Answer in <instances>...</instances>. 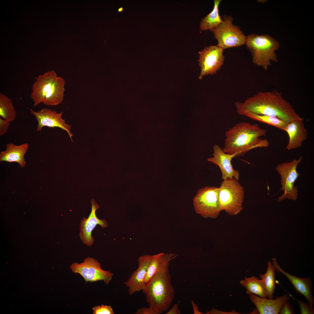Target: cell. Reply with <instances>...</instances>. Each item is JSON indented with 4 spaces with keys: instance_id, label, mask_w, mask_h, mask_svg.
I'll list each match as a JSON object with an SVG mask.
<instances>
[{
    "instance_id": "obj_23",
    "label": "cell",
    "mask_w": 314,
    "mask_h": 314,
    "mask_svg": "<svg viewBox=\"0 0 314 314\" xmlns=\"http://www.w3.org/2000/svg\"><path fill=\"white\" fill-rule=\"evenodd\" d=\"M275 270L271 261H269L266 272L264 274H260L259 276L264 283L267 297L269 299H273L276 287Z\"/></svg>"
},
{
    "instance_id": "obj_27",
    "label": "cell",
    "mask_w": 314,
    "mask_h": 314,
    "mask_svg": "<svg viewBox=\"0 0 314 314\" xmlns=\"http://www.w3.org/2000/svg\"><path fill=\"white\" fill-rule=\"evenodd\" d=\"M93 314H114V311L110 306L101 305L92 308Z\"/></svg>"
},
{
    "instance_id": "obj_3",
    "label": "cell",
    "mask_w": 314,
    "mask_h": 314,
    "mask_svg": "<svg viewBox=\"0 0 314 314\" xmlns=\"http://www.w3.org/2000/svg\"><path fill=\"white\" fill-rule=\"evenodd\" d=\"M267 133L266 129L261 128L257 124L239 123L226 132L222 150L226 153L239 157L253 149L267 147L269 144L268 140L261 138Z\"/></svg>"
},
{
    "instance_id": "obj_13",
    "label": "cell",
    "mask_w": 314,
    "mask_h": 314,
    "mask_svg": "<svg viewBox=\"0 0 314 314\" xmlns=\"http://www.w3.org/2000/svg\"><path fill=\"white\" fill-rule=\"evenodd\" d=\"M213 153L212 157L208 158V161L217 165L220 168L223 180L227 179H235L238 181L239 172L233 169L231 161L236 156L224 152L219 146L215 145L213 147Z\"/></svg>"
},
{
    "instance_id": "obj_19",
    "label": "cell",
    "mask_w": 314,
    "mask_h": 314,
    "mask_svg": "<svg viewBox=\"0 0 314 314\" xmlns=\"http://www.w3.org/2000/svg\"><path fill=\"white\" fill-rule=\"evenodd\" d=\"M29 147L27 143L19 145L10 143L6 145V149L0 154V161L8 163L15 162L22 167H24L26 164L24 156Z\"/></svg>"
},
{
    "instance_id": "obj_4",
    "label": "cell",
    "mask_w": 314,
    "mask_h": 314,
    "mask_svg": "<svg viewBox=\"0 0 314 314\" xmlns=\"http://www.w3.org/2000/svg\"><path fill=\"white\" fill-rule=\"evenodd\" d=\"M245 44L250 52L254 64L267 70L271 62H277L275 51L279 47V42L267 34L252 33L247 36Z\"/></svg>"
},
{
    "instance_id": "obj_26",
    "label": "cell",
    "mask_w": 314,
    "mask_h": 314,
    "mask_svg": "<svg viewBox=\"0 0 314 314\" xmlns=\"http://www.w3.org/2000/svg\"><path fill=\"white\" fill-rule=\"evenodd\" d=\"M165 254L164 253H161L151 255L145 279V283L149 281L158 270L164 257Z\"/></svg>"
},
{
    "instance_id": "obj_14",
    "label": "cell",
    "mask_w": 314,
    "mask_h": 314,
    "mask_svg": "<svg viewBox=\"0 0 314 314\" xmlns=\"http://www.w3.org/2000/svg\"><path fill=\"white\" fill-rule=\"evenodd\" d=\"M272 265L275 270L282 273L289 280L296 292L304 296L312 308L314 304V299L312 292V281L309 277L300 278L292 275L286 272L279 265L276 258H272Z\"/></svg>"
},
{
    "instance_id": "obj_22",
    "label": "cell",
    "mask_w": 314,
    "mask_h": 314,
    "mask_svg": "<svg viewBox=\"0 0 314 314\" xmlns=\"http://www.w3.org/2000/svg\"><path fill=\"white\" fill-rule=\"evenodd\" d=\"M246 289L248 294H253L264 298H267V293L264 283L261 279L255 276L245 277L240 282Z\"/></svg>"
},
{
    "instance_id": "obj_28",
    "label": "cell",
    "mask_w": 314,
    "mask_h": 314,
    "mask_svg": "<svg viewBox=\"0 0 314 314\" xmlns=\"http://www.w3.org/2000/svg\"><path fill=\"white\" fill-rule=\"evenodd\" d=\"M299 304L301 314H314V310L308 303L301 300L295 299Z\"/></svg>"
},
{
    "instance_id": "obj_9",
    "label": "cell",
    "mask_w": 314,
    "mask_h": 314,
    "mask_svg": "<svg viewBox=\"0 0 314 314\" xmlns=\"http://www.w3.org/2000/svg\"><path fill=\"white\" fill-rule=\"evenodd\" d=\"M70 268L73 273L80 274L86 282L102 281L108 284L113 276L110 271L102 269L97 261L89 257L81 263H73L70 265Z\"/></svg>"
},
{
    "instance_id": "obj_31",
    "label": "cell",
    "mask_w": 314,
    "mask_h": 314,
    "mask_svg": "<svg viewBox=\"0 0 314 314\" xmlns=\"http://www.w3.org/2000/svg\"><path fill=\"white\" fill-rule=\"evenodd\" d=\"M135 314H156L155 312L149 307H143L138 309Z\"/></svg>"
},
{
    "instance_id": "obj_20",
    "label": "cell",
    "mask_w": 314,
    "mask_h": 314,
    "mask_svg": "<svg viewBox=\"0 0 314 314\" xmlns=\"http://www.w3.org/2000/svg\"><path fill=\"white\" fill-rule=\"evenodd\" d=\"M65 83L63 78L57 76L47 92L42 103L50 106L60 104L64 99Z\"/></svg>"
},
{
    "instance_id": "obj_32",
    "label": "cell",
    "mask_w": 314,
    "mask_h": 314,
    "mask_svg": "<svg viewBox=\"0 0 314 314\" xmlns=\"http://www.w3.org/2000/svg\"><path fill=\"white\" fill-rule=\"evenodd\" d=\"M179 303L175 304L165 314H180L181 312L179 308Z\"/></svg>"
},
{
    "instance_id": "obj_16",
    "label": "cell",
    "mask_w": 314,
    "mask_h": 314,
    "mask_svg": "<svg viewBox=\"0 0 314 314\" xmlns=\"http://www.w3.org/2000/svg\"><path fill=\"white\" fill-rule=\"evenodd\" d=\"M57 76L54 70L47 71L38 76L32 85L31 94L34 107L42 103L47 92Z\"/></svg>"
},
{
    "instance_id": "obj_25",
    "label": "cell",
    "mask_w": 314,
    "mask_h": 314,
    "mask_svg": "<svg viewBox=\"0 0 314 314\" xmlns=\"http://www.w3.org/2000/svg\"><path fill=\"white\" fill-rule=\"evenodd\" d=\"M255 120L266 123L284 130L287 124L281 119L275 117L256 114L249 112H245L243 114Z\"/></svg>"
},
{
    "instance_id": "obj_10",
    "label": "cell",
    "mask_w": 314,
    "mask_h": 314,
    "mask_svg": "<svg viewBox=\"0 0 314 314\" xmlns=\"http://www.w3.org/2000/svg\"><path fill=\"white\" fill-rule=\"evenodd\" d=\"M224 50L217 45L205 47L199 52L197 61L200 67L199 79L201 80L204 76L216 74L223 65L224 57Z\"/></svg>"
},
{
    "instance_id": "obj_24",
    "label": "cell",
    "mask_w": 314,
    "mask_h": 314,
    "mask_svg": "<svg viewBox=\"0 0 314 314\" xmlns=\"http://www.w3.org/2000/svg\"><path fill=\"white\" fill-rule=\"evenodd\" d=\"M16 112L11 100L1 93H0V117L10 122L16 117Z\"/></svg>"
},
{
    "instance_id": "obj_6",
    "label": "cell",
    "mask_w": 314,
    "mask_h": 314,
    "mask_svg": "<svg viewBox=\"0 0 314 314\" xmlns=\"http://www.w3.org/2000/svg\"><path fill=\"white\" fill-rule=\"evenodd\" d=\"M222 19L218 26L210 30L217 41V45L224 50L245 44L247 36L239 27L232 23L233 18L224 15Z\"/></svg>"
},
{
    "instance_id": "obj_29",
    "label": "cell",
    "mask_w": 314,
    "mask_h": 314,
    "mask_svg": "<svg viewBox=\"0 0 314 314\" xmlns=\"http://www.w3.org/2000/svg\"><path fill=\"white\" fill-rule=\"evenodd\" d=\"M287 300L285 301L282 305L279 314H294V311L292 305Z\"/></svg>"
},
{
    "instance_id": "obj_21",
    "label": "cell",
    "mask_w": 314,
    "mask_h": 314,
    "mask_svg": "<svg viewBox=\"0 0 314 314\" xmlns=\"http://www.w3.org/2000/svg\"><path fill=\"white\" fill-rule=\"evenodd\" d=\"M221 0H215L213 10L208 15L202 18L200 22L199 29L203 31L210 30L218 26L222 22L220 15L219 6Z\"/></svg>"
},
{
    "instance_id": "obj_17",
    "label": "cell",
    "mask_w": 314,
    "mask_h": 314,
    "mask_svg": "<svg viewBox=\"0 0 314 314\" xmlns=\"http://www.w3.org/2000/svg\"><path fill=\"white\" fill-rule=\"evenodd\" d=\"M249 297L261 314H278L283 304L290 299L287 294L276 296L275 299H267L253 294H249Z\"/></svg>"
},
{
    "instance_id": "obj_15",
    "label": "cell",
    "mask_w": 314,
    "mask_h": 314,
    "mask_svg": "<svg viewBox=\"0 0 314 314\" xmlns=\"http://www.w3.org/2000/svg\"><path fill=\"white\" fill-rule=\"evenodd\" d=\"M151 257L150 255H144L139 257L137 260V269L132 273L128 280L124 282L128 288L129 295L142 290L145 283V279Z\"/></svg>"
},
{
    "instance_id": "obj_7",
    "label": "cell",
    "mask_w": 314,
    "mask_h": 314,
    "mask_svg": "<svg viewBox=\"0 0 314 314\" xmlns=\"http://www.w3.org/2000/svg\"><path fill=\"white\" fill-rule=\"evenodd\" d=\"M219 188L207 186L199 188L193 200L195 212L204 218L215 219L222 211L219 202Z\"/></svg>"
},
{
    "instance_id": "obj_1",
    "label": "cell",
    "mask_w": 314,
    "mask_h": 314,
    "mask_svg": "<svg viewBox=\"0 0 314 314\" xmlns=\"http://www.w3.org/2000/svg\"><path fill=\"white\" fill-rule=\"evenodd\" d=\"M238 113L243 115L245 112L277 117L286 124L296 120L303 119L291 104L276 90L260 92L243 102H236Z\"/></svg>"
},
{
    "instance_id": "obj_8",
    "label": "cell",
    "mask_w": 314,
    "mask_h": 314,
    "mask_svg": "<svg viewBox=\"0 0 314 314\" xmlns=\"http://www.w3.org/2000/svg\"><path fill=\"white\" fill-rule=\"evenodd\" d=\"M302 158L301 157L298 159L282 163L276 167V171L281 177V190L283 192V194L277 199L278 201L286 199L297 200L298 195L297 187L294 184L299 175L297 171V168Z\"/></svg>"
},
{
    "instance_id": "obj_11",
    "label": "cell",
    "mask_w": 314,
    "mask_h": 314,
    "mask_svg": "<svg viewBox=\"0 0 314 314\" xmlns=\"http://www.w3.org/2000/svg\"><path fill=\"white\" fill-rule=\"evenodd\" d=\"M30 111L37 120V131H41L42 128L45 126L50 128L58 127L66 131L72 141L73 135L70 131L71 127L62 118L63 111L58 113L55 110L45 108L37 111H34L32 109H30Z\"/></svg>"
},
{
    "instance_id": "obj_18",
    "label": "cell",
    "mask_w": 314,
    "mask_h": 314,
    "mask_svg": "<svg viewBox=\"0 0 314 314\" xmlns=\"http://www.w3.org/2000/svg\"><path fill=\"white\" fill-rule=\"evenodd\" d=\"M303 120H296L287 123L284 131L288 134L289 140L286 146L288 150L300 147L307 138V131Z\"/></svg>"
},
{
    "instance_id": "obj_33",
    "label": "cell",
    "mask_w": 314,
    "mask_h": 314,
    "mask_svg": "<svg viewBox=\"0 0 314 314\" xmlns=\"http://www.w3.org/2000/svg\"><path fill=\"white\" fill-rule=\"evenodd\" d=\"M122 10V8H120V9H119V11H121V10Z\"/></svg>"
},
{
    "instance_id": "obj_30",
    "label": "cell",
    "mask_w": 314,
    "mask_h": 314,
    "mask_svg": "<svg viewBox=\"0 0 314 314\" xmlns=\"http://www.w3.org/2000/svg\"><path fill=\"white\" fill-rule=\"evenodd\" d=\"M10 122L0 117V135H4L7 131Z\"/></svg>"
},
{
    "instance_id": "obj_2",
    "label": "cell",
    "mask_w": 314,
    "mask_h": 314,
    "mask_svg": "<svg viewBox=\"0 0 314 314\" xmlns=\"http://www.w3.org/2000/svg\"><path fill=\"white\" fill-rule=\"evenodd\" d=\"M177 256L165 253L159 269L142 289L149 307L156 314L167 311L173 301L175 291L169 267L170 262Z\"/></svg>"
},
{
    "instance_id": "obj_5",
    "label": "cell",
    "mask_w": 314,
    "mask_h": 314,
    "mask_svg": "<svg viewBox=\"0 0 314 314\" xmlns=\"http://www.w3.org/2000/svg\"><path fill=\"white\" fill-rule=\"evenodd\" d=\"M238 181L234 178L223 180L219 188L221 208L231 216L236 215L243 210L244 188Z\"/></svg>"
},
{
    "instance_id": "obj_12",
    "label": "cell",
    "mask_w": 314,
    "mask_h": 314,
    "mask_svg": "<svg viewBox=\"0 0 314 314\" xmlns=\"http://www.w3.org/2000/svg\"><path fill=\"white\" fill-rule=\"evenodd\" d=\"M92 210L88 218L84 217L81 221L79 236L82 242L90 246L93 243L94 240L91 234L92 231L98 225H100L103 228H105L108 226L106 220H100L97 216L96 211L99 208V206L95 200L92 199L91 201Z\"/></svg>"
}]
</instances>
